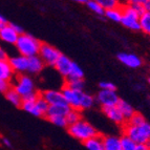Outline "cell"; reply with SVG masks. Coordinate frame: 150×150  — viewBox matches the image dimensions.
I'll return each instance as SVG.
<instances>
[{"instance_id":"cell-1","label":"cell","mask_w":150,"mask_h":150,"mask_svg":"<svg viewBox=\"0 0 150 150\" xmlns=\"http://www.w3.org/2000/svg\"><path fill=\"white\" fill-rule=\"evenodd\" d=\"M41 43L42 42H40L34 36L23 33V34L19 35V38H18L15 46L19 54L26 56V57H32V56L39 55Z\"/></svg>"},{"instance_id":"cell-2","label":"cell","mask_w":150,"mask_h":150,"mask_svg":"<svg viewBox=\"0 0 150 150\" xmlns=\"http://www.w3.org/2000/svg\"><path fill=\"white\" fill-rule=\"evenodd\" d=\"M67 131L73 138L77 139L78 141H80L82 143L85 142L88 139L95 137V135L99 134V131L91 124L84 121L83 119L74 123V124L68 125Z\"/></svg>"},{"instance_id":"cell-3","label":"cell","mask_w":150,"mask_h":150,"mask_svg":"<svg viewBox=\"0 0 150 150\" xmlns=\"http://www.w3.org/2000/svg\"><path fill=\"white\" fill-rule=\"evenodd\" d=\"M123 133L130 137L137 144H147L150 139V124L145 122L140 126H133L126 122L123 125Z\"/></svg>"},{"instance_id":"cell-4","label":"cell","mask_w":150,"mask_h":150,"mask_svg":"<svg viewBox=\"0 0 150 150\" xmlns=\"http://www.w3.org/2000/svg\"><path fill=\"white\" fill-rule=\"evenodd\" d=\"M122 19H121V23H122L125 28H129L132 30H141V25H140V15L138 12L132 8L131 4L128 3H123L122 4Z\"/></svg>"},{"instance_id":"cell-5","label":"cell","mask_w":150,"mask_h":150,"mask_svg":"<svg viewBox=\"0 0 150 150\" xmlns=\"http://www.w3.org/2000/svg\"><path fill=\"white\" fill-rule=\"evenodd\" d=\"M12 86L22 97L36 90L34 80L30 76H26L24 74H18V75H16L15 79L12 80Z\"/></svg>"},{"instance_id":"cell-6","label":"cell","mask_w":150,"mask_h":150,"mask_svg":"<svg viewBox=\"0 0 150 150\" xmlns=\"http://www.w3.org/2000/svg\"><path fill=\"white\" fill-rule=\"evenodd\" d=\"M39 56L42 58V60L44 61L45 65L55 66L56 62H57L58 59L60 58L61 53H60V50H58L53 45L42 42L41 43L40 52H39Z\"/></svg>"},{"instance_id":"cell-7","label":"cell","mask_w":150,"mask_h":150,"mask_svg":"<svg viewBox=\"0 0 150 150\" xmlns=\"http://www.w3.org/2000/svg\"><path fill=\"white\" fill-rule=\"evenodd\" d=\"M97 102L100 104L102 107H107V106H115L118 105L120 98L117 95L115 90L111 89H101L98 93L96 97Z\"/></svg>"},{"instance_id":"cell-8","label":"cell","mask_w":150,"mask_h":150,"mask_svg":"<svg viewBox=\"0 0 150 150\" xmlns=\"http://www.w3.org/2000/svg\"><path fill=\"white\" fill-rule=\"evenodd\" d=\"M62 93H63V95H64L66 103H67L70 107L76 108V109H80L83 90H76V89L68 87V86L64 85V87L62 88Z\"/></svg>"},{"instance_id":"cell-9","label":"cell","mask_w":150,"mask_h":150,"mask_svg":"<svg viewBox=\"0 0 150 150\" xmlns=\"http://www.w3.org/2000/svg\"><path fill=\"white\" fill-rule=\"evenodd\" d=\"M19 34L13 28L12 23H5L0 28V41L10 45H15L17 42Z\"/></svg>"},{"instance_id":"cell-10","label":"cell","mask_w":150,"mask_h":150,"mask_svg":"<svg viewBox=\"0 0 150 150\" xmlns=\"http://www.w3.org/2000/svg\"><path fill=\"white\" fill-rule=\"evenodd\" d=\"M40 96L47 101L50 105H57V104H67L65 100L62 90L47 89L41 91Z\"/></svg>"},{"instance_id":"cell-11","label":"cell","mask_w":150,"mask_h":150,"mask_svg":"<svg viewBox=\"0 0 150 150\" xmlns=\"http://www.w3.org/2000/svg\"><path fill=\"white\" fill-rule=\"evenodd\" d=\"M103 112L105 113L109 120H111L113 123L118 124V125L123 126L127 122V120L125 119V117L123 115L122 111L120 110V108L118 107V105L115 106H107V107H102Z\"/></svg>"},{"instance_id":"cell-12","label":"cell","mask_w":150,"mask_h":150,"mask_svg":"<svg viewBox=\"0 0 150 150\" xmlns=\"http://www.w3.org/2000/svg\"><path fill=\"white\" fill-rule=\"evenodd\" d=\"M11 65H12L13 69L15 71L16 75L18 74H24L28 73V57L23 55L15 56V57L8 58Z\"/></svg>"},{"instance_id":"cell-13","label":"cell","mask_w":150,"mask_h":150,"mask_svg":"<svg viewBox=\"0 0 150 150\" xmlns=\"http://www.w3.org/2000/svg\"><path fill=\"white\" fill-rule=\"evenodd\" d=\"M73 64H74V61H71L69 58L66 57L65 55L61 54L60 58L58 59V61L56 62L54 67H55L58 73L60 74L62 77H64V79H65V78H67L68 75H69L70 69L73 67Z\"/></svg>"},{"instance_id":"cell-14","label":"cell","mask_w":150,"mask_h":150,"mask_svg":"<svg viewBox=\"0 0 150 150\" xmlns=\"http://www.w3.org/2000/svg\"><path fill=\"white\" fill-rule=\"evenodd\" d=\"M118 59L120 62H122L123 64H125L130 68H139L143 64L141 58L134 54L120 53L118 55Z\"/></svg>"},{"instance_id":"cell-15","label":"cell","mask_w":150,"mask_h":150,"mask_svg":"<svg viewBox=\"0 0 150 150\" xmlns=\"http://www.w3.org/2000/svg\"><path fill=\"white\" fill-rule=\"evenodd\" d=\"M44 66H45L44 61L42 60V58L39 55L28 57V73L32 74V75H37V74L41 73L44 69Z\"/></svg>"},{"instance_id":"cell-16","label":"cell","mask_w":150,"mask_h":150,"mask_svg":"<svg viewBox=\"0 0 150 150\" xmlns=\"http://www.w3.org/2000/svg\"><path fill=\"white\" fill-rule=\"evenodd\" d=\"M16 74L13 69L8 59L6 60H0V79L12 81L15 78Z\"/></svg>"},{"instance_id":"cell-17","label":"cell","mask_w":150,"mask_h":150,"mask_svg":"<svg viewBox=\"0 0 150 150\" xmlns=\"http://www.w3.org/2000/svg\"><path fill=\"white\" fill-rule=\"evenodd\" d=\"M104 150H122L121 140L115 135H103Z\"/></svg>"},{"instance_id":"cell-18","label":"cell","mask_w":150,"mask_h":150,"mask_svg":"<svg viewBox=\"0 0 150 150\" xmlns=\"http://www.w3.org/2000/svg\"><path fill=\"white\" fill-rule=\"evenodd\" d=\"M83 145L85 146L88 150H104V145H103V135L100 133L93 138L88 139L85 142H83Z\"/></svg>"},{"instance_id":"cell-19","label":"cell","mask_w":150,"mask_h":150,"mask_svg":"<svg viewBox=\"0 0 150 150\" xmlns=\"http://www.w3.org/2000/svg\"><path fill=\"white\" fill-rule=\"evenodd\" d=\"M70 106L68 104H57V105H50L48 111L45 115L47 118L50 115H66L70 110Z\"/></svg>"},{"instance_id":"cell-20","label":"cell","mask_w":150,"mask_h":150,"mask_svg":"<svg viewBox=\"0 0 150 150\" xmlns=\"http://www.w3.org/2000/svg\"><path fill=\"white\" fill-rule=\"evenodd\" d=\"M4 96H5V99L10 103H12L13 105L20 107L21 104H22V96L18 93L13 86L4 93Z\"/></svg>"},{"instance_id":"cell-21","label":"cell","mask_w":150,"mask_h":150,"mask_svg":"<svg viewBox=\"0 0 150 150\" xmlns=\"http://www.w3.org/2000/svg\"><path fill=\"white\" fill-rule=\"evenodd\" d=\"M122 5L118 6V8H108L105 10L104 13V16H105L107 19L113 21V22H121V19H122Z\"/></svg>"},{"instance_id":"cell-22","label":"cell","mask_w":150,"mask_h":150,"mask_svg":"<svg viewBox=\"0 0 150 150\" xmlns=\"http://www.w3.org/2000/svg\"><path fill=\"white\" fill-rule=\"evenodd\" d=\"M118 107L120 108V110L122 111L123 115L125 117L126 120H128V119L131 118V117L133 115V113L135 112V110L133 109V107L130 105L129 103H127L124 100H121V99L118 103Z\"/></svg>"},{"instance_id":"cell-23","label":"cell","mask_w":150,"mask_h":150,"mask_svg":"<svg viewBox=\"0 0 150 150\" xmlns=\"http://www.w3.org/2000/svg\"><path fill=\"white\" fill-rule=\"evenodd\" d=\"M36 107H37L38 112H39V115L40 117H44L46 115L48 111V108H50V104L46 100H45L43 97H39L36 101Z\"/></svg>"},{"instance_id":"cell-24","label":"cell","mask_w":150,"mask_h":150,"mask_svg":"<svg viewBox=\"0 0 150 150\" xmlns=\"http://www.w3.org/2000/svg\"><path fill=\"white\" fill-rule=\"evenodd\" d=\"M37 101V100H36ZM36 101H28V100H22V104H21L20 108H22L24 111L30 113L36 117H40L39 112H38L37 107H36Z\"/></svg>"},{"instance_id":"cell-25","label":"cell","mask_w":150,"mask_h":150,"mask_svg":"<svg viewBox=\"0 0 150 150\" xmlns=\"http://www.w3.org/2000/svg\"><path fill=\"white\" fill-rule=\"evenodd\" d=\"M96 103V98L93 97L91 95H88V93H84L83 91L82 99H81V104H80V109H88V108H91Z\"/></svg>"},{"instance_id":"cell-26","label":"cell","mask_w":150,"mask_h":150,"mask_svg":"<svg viewBox=\"0 0 150 150\" xmlns=\"http://www.w3.org/2000/svg\"><path fill=\"white\" fill-rule=\"evenodd\" d=\"M65 85L73 88L76 90H83L84 89V80L83 79H73V78H65Z\"/></svg>"},{"instance_id":"cell-27","label":"cell","mask_w":150,"mask_h":150,"mask_svg":"<svg viewBox=\"0 0 150 150\" xmlns=\"http://www.w3.org/2000/svg\"><path fill=\"white\" fill-rule=\"evenodd\" d=\"M121 140V147L122 150H135L137 148V143L132 140V139L128 137L127 134H124L120 138Z\"/></svg>"},{"instance_id":"cell-28","label":"cell","mask_w":150,"mask_h":150,"mask_svg":"<svg viewBox=\"0 0 150 150\" xmlns=\"http://www.w3.org/2000/svg\"><path fill=\"white\" fill-rule=\"evenodd\" d=\"M141 30L147 35H150V12H145L140 16Z\"/></svg>"},{"instance_id":"cell-29","label":"cell","mask_w":150,"mask_h":150,"mask_svg":"<svg viewBox=\"0 0 150 150\" xmlns=\"http://www.w3.org/2000/svg\"><path fill=\"white\" fill-rule=\"evenodd\" d=\"M46 119H47L50 123H53L54 125L58 126V127L67 128V126H68L67 120H66V115H50V117H47Z\"/></svg>"},{"instance_id":"cell-30","label":"cell","mask_w":150,"mask_h":150,"mask_svg":"<svg viewBox=\"0 0 150 150\" xmlns=\"http://www.w3.org/2000/svg\"><path fill=\"white\" fill-rule=\"evenodd\" d=\"M81 111H82V110H80V109L70 108V110L68 111L67 115H66V120H67L68 125L74 124V123L78 122L79 120L82 119V113H81Z\"/></svg>"},{"instance_id":"cell-31","label":"cell","mask_w":150,"mask_h":150,"mask_svg":"<svg viewBox=\"0 0 150 150\" xmlns=\"http://www.w3.org/2000/svg\"><path fill=\"white\" fill-rule=\"evenodd\" d=\"M86 5H87L88 8H89L91 12H93L95 14H97V15H99V16L104 15V13H105V8H103L99 2H97L96 0H88Z\"/></svg>"},{"instance_id":"cell-32","label":"cell","mask_w":150,"mask_h":150,"mask_svg":"<svg viewBox=\"0 0 150 150\" xmlns=\"http://www.w3.org/2000/svg\"><path fill=\"white\" fill-rule=\"evenodd\" d=\"M96 1L100 3L105 10L118 8L123 4V0H96Z\"/></svg>"},{"instance_id":"cell-33","label":"cell","mask_w":150,"mask_h":150,"mask_svg":"<svg viewBox=\"0 0 150 150\" xmlns=\"http://www.w3.org/2000/svg\"><path fill=\"white\" fill-rule=\"evenodd\" d=\"M145 122H146V120H145V118H144V115L140 112H137V111L133 113V115L131 117V118L127 120L128 124L133 125V126H140Z\"/></svg>"},{"instance_id":"cell-34","label":"cell","mask_w":150,"mask_h":150,"mask_svg":"<svg viewBox=\"0 0 150 150\" xmlns=\"http://www.w3.org/2000/svg\"><path fill=\"white\" fill-rule=\"evenodd\" d=\"M83 77H84V71H83V69L77 64V63L74 62L73 67H71V69H70V73L67 78H73V79H83Z\"/></svg>"},{"instance_id":"cell-35","label":"cell","mask_w":150,"mask_h":150,"mask_svg":"<svg viewBox=\"0 0 150 150\" xmlns=\"http://www.w3.org/2000/svg\"><path fill=\"white\" fill-rule=\"evenodd\" d=\"M11 87H12V81L0 79V93H5Z\"/></svg>"},{"instance_id":"cell-36","label":"cell","mask_w":150,"mask_h":150,"mask_svg":"<svg viewBox=\"0 0 150 150\" xmlns=\"http://www.w3.org/2000/svg\"><path fill=\"white\" fill-rule=\"evenodd\" d=\"M101 89H111V90H117V86L111 82H105V81H103L99 84Z\"/></svg>"},{"instance_id":"cell-37","label":"cell","mask_w":150,"mask_h":150,"mask_svg":"<svg viewBox=\"0 0 150 150\" xmlns=\"http://www.w3.org/2000/svg\"><path fill=\"white\" fill-rule=\"evenodd\" d=\"M131 5H132V8H134L137 12H138V14L140 16L143 15V14L146 12L145 8H144V5H143V4H131Z\"/></svg>"},{"instance_id":"cell-38","label":"cell","mask_w":150,"mask_h":150,"mask_svg":"<svg viewBox=\"0 0 150 150\" xmlns=\"http://www.w3.org/2000/svg\"><path fill=\"white\" fill-rule=\"evenodd\" d=\"M6 59H8V52L0 46V60H6Z\"/></svg>"},{"instance_id":"cell-39","label":"cell","mask_w":150,"mask_h":150,"mask_svg":"<svg viewBox=\"0 0 150 150\" xmlns=\"http://www.w3.org/2000/svg\"><path fill=\"white\" fill-rule=\"evenodd\" d=\"M146 0H126V3L128 4H143Z\"/></svg>"},{"instance_id":"cell-40","label":"cell","mask_w":150,"mask_h":150,"mask_svg":"<svg viewBox=\"0 0 150 150\" xmlns=\"http://www.w3.org/2000/svg\"><path fill=\"white\" fill-rule=\"evenodd\" d=\"M135 150H149V147L147 144H137Z\"/></svg>"},{"instance_id":"cell-41","label":"cell","mask_w":150,"mask_h":150,"mask_svg":"<svg viewBox=\"0 0 150 150\" xmlns=\"http://www.w3.org/2000/svg\"><path fill=\"white\" fill-rule=\"evenodd\" d=\"M12 25H13V28H15L16 30V32L19 34V35H21V34H23V28H21V26H19V25H17V24H14V23H12Z\"/></svg>"},{"instance_id":"cell-42","label":"cell","mask_w":150,"mask_h":150,"mask_svg":"<svg viewBox=\"0 0 150 150\" xmlns=\"http://www.w3.org/2000/svg\"><path fill=\"white\" fill-rule=\"evenodd\" d=\"M1 141H2V144H3V145L6 146V147H11V146H12V143H11V141L8 140V139L3 138Z\"/></svg>"},{"instance_id":"cell-43","label":"cell","mask_w":150,"mask_h":150,"mask_svg":"<svg viewBox=\"0 0 150 150\" xmlns=\"http://www.w3.org/2000/svg\"><path fill=\"white\" fill-rule=\"evenodd\" d=\"M143 5H144L146 12H150V0H146L145 2L143 3Z\"/></svg>"},{"instance_id":"cell-44","label":"cell","mask_w":150,"mask_h":150,"mask_svg":"<svg viewBox=\"0 0 150 150\" xmlns=\"http://www.w3.org/2000/svg\"><path fill=\"white\" fill-rule=\"evenodd\" d=\"M5 23H8V20H6L2 15H0V28H1L2 25H4Z\"/></svg>"},{"instance_id":"cell-45","label":"cell","mask_w":150,"mask_h":150,"mask_svg":"<svg viewBox=\"0 0 150 150\" xmlns=\"http://www.w3.org/2000/svg\"><path fill=\"white\" fill-rule=\"evenodd\" d=\"M74 1H75V2H77V3H82V4H86L88 0H74Z\"/></svg>"},{"instance_id":"cell-46","label":"cell","mask_w":150,"mask_h":150,"mask_svg":"<svg viewBox=\"0 0 150 150\" xmlns=\"http://www.w3.org/2000/svg\"><path fill=\"white\" fill-rule=\"evenodd\" d=\"M147 145H148V147H149V150H150V139L148 140V142H147Z\"/></svg>"},{"instance_id":"cell-47","label":"cell","mask_w":150,"mask_h":150,"mask_svg":"<svg viewBox=\"0 0 150 150\" xmlns=\"http://www.w3.org/2000/svg\"><path fill=\"white\" fill-rule=\"evenodd\" d=\"M148 83H149V85H150V78L148 79Z\"/></svg>"}]
</instances>
